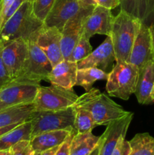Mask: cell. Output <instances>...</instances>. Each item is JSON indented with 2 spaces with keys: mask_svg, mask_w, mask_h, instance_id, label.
<instances>
[{
  "mask_svg": "<svg viewBox=\"0 0 154 155\" xmlns=\"http://www.w3.org/2000/svg\"><path fill=\"white\" fill-rule=\"evenodd\" d=\"M151 31V35H152V47H153V51H154V22L152 25L149 27Z\"/></svg>",
  "mask_w": 154,
  "mask_h": 155,
  "instance_id": "cell-38",
  "label": "cell"
},
{
  "mask_svg": "<svg viewBox=\"0 0 154 155\" xmlns=\"http://www.w3.org/2000/svg\"><path fill=\"white\" fill-rule=\"evenodd\" d=\"M79 96L73 89H68L57 85L39 87L33 101L34 111L64 110L74 105Z\"/></svg>",
  "mask_w": 154,
  "mask_h": 155,
  "instance_id": "cell-6",
  "label": "cell"
},
{
  "mask_svg": "<svg viewBox=\"0 0 154 155\" xmlns=\"http://www.w3.org/2000/svg\"><path fill=\"white\" fill-rule=\"evenodd\" d=\"M39 86V82L24 78L12 79L0 89V110L33 103Z\"/></svg>",
  "mask_w": 154,
  "mask_h": 155,
  "instance_id": "cell-7",
  "label": "cell"
},
{
  "mask_svg": "<svg viewBox=\"0 0 154 155\" xmlns=\"http://www.w3.org/2000/svg\"><path fill=\"white\" fill-rule=\"evenodd\" d=\"M55 1L56 0H33V10L36 16L41 21H45Z\"/></svg>",
  "mask_w": 154,
  "mask_h": 155,
  "instance_id": "cell-28",
  "label": "cell"
},
{
  "mask_svg": "<svg viewBox=\"0 0 154 155\" xmlns=\"http://www.w3.org/2000/svg\"><path fill=\"white\" fill-rule=\"evenodd\" d=\"M133 116L134 114L129 112L122 118L116 120L107 125L104 133L100 136L98 155H111L119 139L122 136H126Z\"/></svg>",
  "mask_w": 154,
  "mask_h": 155,
  "instance_id": "cell-12",
  "label": "cell"
},
{
  "mask_svg": "<svg viewBox=\"0 0 154 155\" xmlns=\"http://www.w3.org/2000/svg\"><path fill=\"white\" fill-rule=\"evenodd\" d=\"M2 46L0 42V89L12 80L9 76L7 69L4 64V62H3L2 58Z\"/></svg>",
  "mask_w": 154,
  "mask_h": 155,
  "instance_id": "cell-32",
  "label": "cell"
},
{
  "mask_svg": "<svg viewBox=\"0 0 154 155\" xmlns=\"http://www.w3.org/2000/svg\"><path fill=\"white\" fill-rule=\"evenodd\" d=\"M100 136L91 132L75 133L72 139L69 155H90L99 144Z\"/></svg>",
  "mask_w": 154,
  "mask_h": 155,
  "instance_id": "cell-21",
  "label": "cell"
},
{
  "mask_svg": "<svg viewBox=\"0 0 154 155\" xmlns=\"http://www.w3.org/2000/svg\"><path fill=\"white\" fill-rule=\"evenodd\" d=\"M154 86V59L146 62L139 69V77L134 94L140 104H149L154 101L151 92Z\"/></svg>",
  "mask_w": 154,
  "mask_h": 155,
  "instance_id": "cell-18",
  "label": "cell"
},
{
  "mask_svg": "<svg viewBox=\"0 0 154 155\" xmlns=\"http://www.w3.org/2000/svg\"><path fill=\"white\" fill-rule=\"evenodd\" d=\"M120 10L144 22L152 12V0H120Z\"/></svg>",
  "mask_w": 154,
  "mask_h": 155,
  "instance_id": "cell-23",
  "label": "cell"
},
{
  "mask_svg": "<svg viewBox=\"0 0 154 155\" xmlns=\"http://www.w3.org/2000/svg\"><path fill=\"white\" fill-rule=\"evenodd\" d=\"M129 142V155H154V137L148 133H137Z\"/></svg>",
  "mask_w": 154,
  "mask_h": 155,
  "instance_id": "cell-25",
  "label": "cell"
},
{
  "mask_svg": "<svg viewBox=\"0 0 154 155\" xmlns=\"http://www.w3.org/2000/svg\"><path fill=\"white\" fill-rule=\"evenodd\" d=\"M36 43L43 51L52 67L63 60L61 51V31L57 27L44 25L36 38Z\"/></svg>",
  "mask_w": 154,
  "mask_h": 155,
  "instance_id": "cell-14",
  "label": "cell"
},
{
  "mask_svg": "<svg viewBox=\"0 0 154 155\" xmlns=\"http://www.w3.org/2000/svg\"><path fill=\"white\" fill-rule=\"evenodd\" d=\"M114 18L110 9L95 5L85 21L82 36L89 39L96 34L110 36Z\"/></svg>",
  "mask_w": 154,
  "mask_h": 155,
  "instance_id": "cell-13",
  "label": "cell"
},
{
  "mask_svg": "<svg viewBox=\"0 0 154 155\" xmlns=\"http://www.w3.org/2000/svg\"><path fill=\"white\" fill-rule=\"evenodd\" d=\"M75 109L74 106L64 110L34 111L30 122L31 139L40 133L60 130H73Z\"/></svg>",
  "mask_w": 154,
  "mask_h": 155,
  "instance_id": "cell-5",
  "label": "cell"
},
{
  "mask_svg": "<svg viewBox=\"0 0 154 155\" xmlns=\"http://www.w3.org/2000/svg\"><path fill=\"white\" fill-rule=\"evenodd\" d=\"M151 98H152V101H154V86H153V88H152V92H151Z\"/></svg>",
  "mask_w": 154,
  "mask_h": 155,
  "instance_id": "cell-41",
  "label": "cell"
},
{
  "mask_svg": "<svg viewBox=\"0 0 154 155\" xmlns=\"http://www.w3.org/2000/svg\"><path fill=\"white\" fill-rule=\"evenodd\" d=\"M95 5H87L76 15L69 19L61 30V51L63 59L69 60L72 49L83 35V27L85 19Z\"/></svg>",
  "mask_w": 154,
  "mask_h": 155,
  "instance_id": "cell-9",
  "label": "cell"
},
{
  "mask_svg": "<svg viewBox=\"0 0 154 155\" xmlns=\"http://www.w3.org/2000/svg\"><path fill=\"white\" fill-rule=\"evenodd\" d=\"M75 115L73 127L77 133H89L95 127H98L91 114L88 110L82 107H75Z\"/></svg>",
  "mask_w": 154,
  "mask_h": 155,
  "instance_id": "cell-26",
  "label": "cell"
},
{
  "mask_svg": "<svg viewBox=\"0 0 154 155\" xmlns=\"http://www.w3.org/2000/svg\"><path fill=\"white\" fill-rule=\"evenodd\" d=\"M28 54L22 74L18 78L39 82L48 80L53 67L47 56L39 48L36 41L27 42Z\"/></svg>",
  "mask_w": 154,
  "mask_h": 155,
  "instance_id": "cell-8",
  "label": "cell"
},
{
  "mask_svg": "<svg viewBox=\"0 0 154 155\" xmlns=\"http://www.w3.org/2000/svg\"><path fill=\"white\" fill-rule=\"evenodd\" d=\"M73 106L88 110L97 126L108 125L130 112L124 110L122 106L95 88L79 96Z\"/></svg>",
  "mask_w": 154,
  "mask_h": 155,
  "instance_id": "cell-2",
  "label": "cell"
},
{
  "mask_svg": "<svg viewBox=\"0 0 154 155\" xmlns=\"http://www.w3.org/2000/svg\"><path fill=\"white\" fill-rule=\"evenodd\" d=\"M0 155H12L11 150L7 149V150H2L0 151Z\"/></svg>",
  "mask_w": 154,
  "mask_h": 155,
  "instance_id": "cell-39",
  "label": "cell"
},
{
  "mask_svg": "<svg viewBox=\"0 0 154 155\" xmlns=\"http://www.w3.org/2000/svg\"><path fill=\"white\" fill-rule=\"evenodd\" d=\"M91 51L92 48L89 42V39L82 36L72 49L69 60L78 63L87 57Z\"/></svg>",
  "mask_w": 154,
  "mask_h": 155,
  "instance_id": "cell-27",
  "label": "cell"
},
{
  "mask_svg": "<svg viewBox=\"0 0 154 155\" xmlns=\"http://www.w3.org/2000/svg\"><path fill=\"white\" fill-rule=\"evenodd\" d=\"M21 124H22V123H21ZM21 124H13V125L8 126V127H1V128H0V137H1L2 136H3L4 134H5V133H8L9 131H11V130H13L14 128H15L16 127H18V126Z\"/></svg>",
  "mask_w": 154,
  "mask_h": 155,
  "instance_id": "cell-35",
  "label": "cell"
},
{
  "mask_svg": "<svg viewBox=\"0 0 154 155\" xmlns=\"http://www.w3.org/2000/svg\"><path fill=\"white\" fill-rule=\"evenodd\" d=\"M107 77L108 74L98 68L78 69L75 86H82L87 92L91 89L95 82L98 80H107Z\"/></svg>",
  "mask_w": 154,
  "mask_h": 155,
  "instance_id": "cell-24",
  "label": "cell"
},
{
  "mask_svg": "<svg viewBox=\"0 0 154 155\" xmlns=\"http://www.w3.org/2000/svg\"><path fill=\"white\" fill-rule=\"evenodd\" d=\"M33 155H42V153H39V152H34V154Z\"/></svg>",
  "mask_w": 154,
  "mask_h": 155,
  "instance_id": "cell-42",
  "label": "cell"
},
{
  "mask_svg": "<svg viewBox=\"0 0 154 155\" xmlns=\"http://www.w3.org/2000/svg\"><path fill=\"white\" fill-rule=\"evenodd\" d=\"M72 130H60L40 133L30 139V145L34 152L42 153L54 147L60 146Z\"/></svg>",
  "mask_w": 154,
  "mask_h": 155,
  "instance_id": "cell-19",
  "label": "cell"
},
{
  "mask_svg": "<svg viewBox=\"0 0 154 155\" xmlns=\"http://www.w3.org/2000/svg\"><path fill=\"white\" fill-rule=\"evenodd\" d=\"M87 5L79 0H56L44 21L47 27H54L61 31L66 23Z\"/></svg>",
  "mask_w": 154,
  "mask_h": 155,
  "instance_id": "cell-15",
  "label": "cell"
},
{
  "mask_svg": "<svg viewBox=\"0 0 154 155\" xmlns=\"http://www.w3.org/2000/svg\"><path fill=\"white\" fill-rule=\"evenodd\" d=\"M32 124L30 120L19 124L0 137V151L10 149L18 142L31 139Z\"/></svg>",
  "mask_w": 154,
  "mask_h": 155,
  "instance_id": "cell-22",
  "label": "cell"
},
{
  "mask_svg": "<svg viewBox=\"0 0 154 155\" xmlns=\"http://www.w3.org/2000/svg\"><path fill=\"white\" fill-rule=\"evenodd\" d=\"M1 1H2V0H0V3H1Z\"/></svg>",
  "mask_w": 154,
  "mask_h": 155,
  "instance_id": "cell-43",
  "label": "cell"
},
{
  "mask_svg": "<svg viewBox=\"0 0 154 155\" xmlns=\"http://www.w3.org/2000/svg\"><path fill=\"white\" fill-rule=\"evenodd\" d=\"M131 151L130 142L125 139V136H123L118 141L111 155H129Z\"/></svg>",
  "mask_w": 154,
  "mask_h": 155,
  "instance_id": "cell-30",
  "label": "cell"
},
{
  "mask_svg": "<svg viewBox=\"0 0 154 155\" xmlns=\"http://www.w3.org/2000/svg\"><path fill=\"white\" fill-rule=\"evenodd\" d=\"M96 5L112 10L120 5V0H95Z\"/></svg>",
  "mask_w": 154,
  "mask_h": 155,
  "instance_id": "cell-34",
  "label": "cell"
},
{
  "mask_svg": "<svg viewBox=\"0 0 154 155\" xmlns=\"http://www.w3.org/2000/svg\"><path fill=\"white\" fill-rule=\"evenodd\" d=\"M33 2L27 1L23 3L6 21L0 30L2 45L20 38L26 42L36 41L39 31L45 24L33 12Z\"/></svg>",
  "mask_w": 154,
  "mask_h": 155,
  "instance_id": "cell-1",
  "label": "cell"
},
{
  "mask_svg": "<svg viewBox=\"0 0 154 155\" xmlns=\"http://www.w3.org/2000/svg\"><path fill=\"white\" fill-rule=\"evenodd\" d=\"M14 1V0H2L1 1V3H0V30L2 28L3 20H4L5 16Z\"/></svg>",
  "mask_w": 154,
  "mask_h": 155,
  "instance_id": "cell-33",
  "label": "cell"
},
{
  "mask_svg": "<svg viewBox=\"0 0 154 155\" xmlns=\"http://www.w3.org/2000/svg\"><path fill=\"white\" fill-rule=\"evenodd\" d=\"M34 107L33 103L11 106L0 110V128L30 120Z\"/></svg>",
  "mask_w": 154,
  "mask_h": 155,
  "instance_id": "cell-20",
  "label": "cell"
},
{
  "mask_svg": "<svg viewBox=\"0 0 154 155\" xmlns=\"http://www.w3.org/2000/svg\"><path fill=\"white\" fill-rule=\"evenodd\" d=\"M114 61L116 60L111 38L110 36H107L101 45L95 51H91L87 57L77 63V67L78 69L98 68L105 71Z\"/></svg>",
  "mask_w": 154,
  "mask_h": 155,
  "instance_id": "cell-16",
  "label": "cell"
},
{
  "mask_svg": "<svg viewBox=\"0 0 154 155\" xmlns=\"http://www.w3.org/2000/svg\"><path fill=\"white\" fill-rule=\"evenodd\" d=\"M154 59L152 35L149 27L141 22L136 36L128 62L140 69L146 62Z\"/></svg>",
  "mask_w": 154,
  "mask_h": 155,
  "instance_id": "cell-11",
  "label": "cell"
},
{
  "mask_svg": "<svg viewBox=\"0 0 154 155\" xmlns=\"http://www.w3.org/2000/svg\"><path fill=\"white\" fill-rule=\"evenodd\" d=\"M139 77V68L128 61L116 62L110 74L106 84L109 95L128 100L134 93Z\"/></svg>",
  "mask_w": 154,
  "mask_h": 155,
  "instance_id": "cell-4",
  "label": "cell"
},
{
  "mask_svg": "<svg viewBox=\"0 0 154 155\" xmlns=\"http://www.w3.org/2000/svg\"><path fill=\"white\" fill-rule=\"evenodd\" d=\"M98 154H99V144H98V146L96 147V148H95V149L91 153L90 155H98Z\"/></svg>",
  "mask_w": 154,
  "mask_h": 155,
  "instance_id": "cell-40",
  "label": "cell"
},
{
  "mask_svg": "<svg viewBox=\"0 0 154 155\" xmlns=\"http://www.w3.org/2000/svg\"><path fill=\"white\" fill-rule=\"evenodd\" d=\"M141 22L122 10L114 18L110 36L116 62L128 61Z\"/></svg>",
  "mask_w": 154,
  "mask_h": 155,
  "instance_id": "cell-3",
  "label": "cell"
},
{
  "mask_svg": "<svg viewBox=\"0 0 154 155\" xmlns=\"http://www.w3.org/2000/svg\"><path fill=\"white\" fill-rule=\"evenodd\" d=\"M81 2L84 3L86 5H96L95 2V0H79Z\"/></svg>",
  "mask_w": 154,
  "mask_h": 155,
  "instance_id": "cell-37",
  "label": "cell"
},
{
  "mask_svg": "<svg viewBox=\"0 0 154 155\" xmlns=\"http://www.w3.org/2000/svg\"><path fill=\"white\" fill-rule=\"evenodd\" d=\"M59 146L54 147V148H51L49 150H47V151H44L42 153V155H55L56 152H57V149H58Z\"/></svg>",
  "mask_w": 154,
  "mask_h": 155,
  "instance_id": "cell-36",
  "label": "cell"
},
{
  "mask_svg": "<svg viewBox=\"0 0 154 155\" xmlns=\"http://www.w3.org/2000/svg\"><path fill=\"white\" fill-rule=\"evenodd\" d=\"M2 46V58L9 76L11 79L18 78L22 74L27 61V42L20 38Z\"/></svg>",
  "mask_w": 154,
  "mask_h": 155,
  "instance_id": "cell-10",
  "label": "cell"
},
{
  "mask_svg": "<svg viewBox=\"0 0 154 155\" xmlns=\"http://www.w3.org/2000/svg\"><path fill=\"white\" fill-rule=\"evenodd\" d=\"M75 133H76V131L73 129V130L71 131L69 136L66 138V140L59 146L55 155H69V150H70L71 142H72V139Z\"/></svg>",
  "mask_w": 154,
  "mask_h": 155,
  "instance_id": "cell-31",
  "label": "cell"
},
{
  "mask_svg": "<svg viewBox=\"0 0 154 155\" xmlns=\"http://www.w3.org/2000/svg\"><path fill=\"white\" fill-rule=\"evenodd\" d=\"M77 71V63L63 59L62 61L53 67L48 77V80L51 84L72 89L73 86H75Z\"/></svg>",
  "mask_w": 154,
  "mask_h": 155,
  "instance_id": "cell-17",
  "label": "cell"
},
{
  "mask_svg": "<svg viewBox=\"0 0 154 155\" xmlns=\"http://www.w3.org/2000/svg\"><path fill=\"white\" fill-rule=\"evenodd\" d=\"M12 155H33L34 151L30 145V140H23L11 148Z\"/></svg>",
  "mask_w": 154,
  "mask_h": 155,
  "instance_id": "cell-29",
  "label": "cell"
}]
</instances>
